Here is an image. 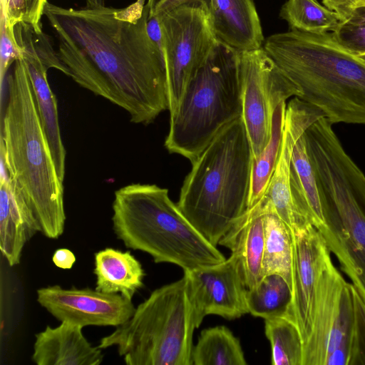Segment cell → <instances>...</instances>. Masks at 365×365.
Returning a JSON list of instances; mask_svg holds the SVG:
<instances>
[{
	"instance_id": "1",
	"label": "cell",
	"mask_w": 365,
	"mask_h": 365,
	"mask_svg": "<svg viewBox=\"0 0 365 365\" xmlns=\"http://www.w3.org/2000/svg\"><path fill=\"white\" fill-rule=\"evenodd\" d=\"M149 11L148 0L120 9L86 0L79 8L47 2L43 11L68 76L143 125L169 108L165 61L147 32Z\"/></svg>"
},
{
	"instance_id": "2",
	"label": "cell",
	"mask_w": 365,
	"mask_h": 365,
	"mask_svg": "<svg viewBox=\"0 0 365 365\" xmlns=\"http://www.w3.org/2000/svg\"><path fill=\"white\" fill-rule=\"evenodd\" d=\"M5 81L7 101L1 122V153L11 181L32 211L41 232L58 239L66 222L63 182L58 177L21 56Z\"/></svg>"
},
{
	"instance_id": "3",
	"label": "cell",
	"mask_w": 365,
	"mask_h": 365,
	"mask_svg": "<svg viewBox=\"0 0 365 365\" xmlns=\"http://www.w3.org/2000/svg\"><path fill=\"white\" fill-rule=\"evenodd\" d=\"M263 49L300 88V99L329 121L365 124V61L330 32L290 30L268 36Z\"/></svg>"
},
{
	"instance_id": "4",
	"label": "cell",
	"mask_w": 365,
	"mask_h": 365,
	"mask_svg": "<svg viewBox=\"0 0 365 365\" xmlns=\"http://www.w3.org/2000/svg\"><path fill=\"white\" fill-rule=\"evenodd\" d=\"M252 158L240 117L210 141L185 178L177 205L214 246L247 210Z\"/></svg>"
},
{
	"instance_id": "5",
	"label": "cell",
	"mask_w": 365,
	"mask_h": 365,
	"mask_svg": "<svg viewBox=\"0 0 365 365\" xmlns=\"http://www.w3.org/2000/svg\"><path fill=\"white\" fill-rule=\"evenodd\" d=\"M113 230L125 247L150 255L155 263H171L190 271L226 259L154 184L132 183L115 192Z\"/></svg>"
},
{
	"instance_id": "6",
	"label": "cell",
	"mask_w": 365,
	"mask_h": 365,
	"mask_svg": "<svg viewBox=\"0 0 365 365\" xmlns=\"http://www.w3.org/2000/svg\"><path fill=\"white\" fill-rule=\"evenodd\" d=\"M242 113L239 52L217 40L170 115L165 147L192 163Z\"/></svg>"
},
{
	"instance_id": "7",
	"label": "cell",
	"mask_w": 365,
	"mask_h": 365,
	"mask_svg": "<svg viewBox=\"0 0 365 365\" xmlns=\"http://www.w3.org/2000/svg\"><path fill=\"white\" fill-rule=\"evenodd\" d=\"M196 328L184 274L155 289L133 316L103 337L98 346H115L127 365H192Z\"/></svg>"
},
{
	"instance_id": "8",
	"label": "cell",
	"mask_w": 365,
	"mask_h": 365,
	"mask_svg": "<svg viewBox=\"0 0 365 365\" xmlns=\"http://www.w3.org/2000/svg\"><path fill=\"white\" fill-rule=\"evenodd\" d=\"M316 178L327 224L323 237L365 302V175L341 158L320 167Z\"/></svg>"
},
{
	"instance_id": "9",
	"label": "cell",
	"mask_w": 365,
	"mask_h": 365,
	"mask_svg": "<svg viewBox=\"0 0 365 365\" xmlns=\"http://www.w3.org/2000/svg\"><path fill=\"white\" fill-rule=\"evenodd\" d=\"M158 16L163 36L170 115L178 108L187 84L217 41L209 9L188 4L167 9Z\"/></svg>"
},
{
	"instance_id": "10",
	"label": "cell",
	"mask_w": 365,
	"mask_h": 365,
	"mask_svg": "<svg viewBox=\"0 0 365 365\" xmlns=\"http://www.w3.org/2000/svg\"><path fill=\"white\" fill-rule=\"evenodd\" d=\"M243 120L254 159L267 145L275 109L300 88L278 67L263 48L239 52Z\"/></svg>"
},
{
	"instance_id": "11",
	"label": "cell",
	"mask_w": 365,
	"mask_h": 365,
	"mask_svg": "<svg viewBox=\"0 0 365 365\" xmlns=\"http://www.w3.org/2000/svg\"><path fill=\"white\" fill-rule=\"evenodd\" d=\"M360 323L351 284L344 279L331 258L318 281L302 365H327L332 353Z\"/></svg>"
},
{
	"instance_id": "12",
	"label": "cell",
	"mask_w": 365,
	"mask_h": 365,
	"mask_svg": "<svg viewBox=\"0 0 365 365\" xmlns=\"http://www.w3.org/2000/svg\"><path fill=\"white\" fill-rule=\"evenodd\" d=\"M322 117H325L324 114L318 108L298 97L289 101L277 165L263 197L257 203L266 215L274 214L279 217L291 235L312 225L298 211L292 195L290 168L293 149L298 138Z\"/></svg>"
},
{
	"instance_id": "13",
	"label": "cell",
	"mask_w": 365,
	"mask_h": 365,
	"mask_svg": "<svg viewBox=\"0 0 365 365\" xmlns=\"http://www.w3.org/2000/svg\"><path fill=\"white\" fill-rule=\"evenodd\" d=\"M37 302L57 320L81 326L118 327L133 314L132 300L120 294L90 288H62L59 285L36 291Z\"/></svg>"
},
{
	"instance_id": "14",
	"label": "cell",
	"mask_w": 365,
	"mask_h": 365,
	"mask_svg": "<svg viewBox=\"0 0 365 365\" xmlns=\"http://www.w3.org/2000/svg\"><path fill=\"white\" fill-rule=\"evenodd\" d=\"M197 328L207 315L229 320L248 314L247 288L236 259L185 271Z\"/></svg>"
},
{
	"instance_id": "15",
	"label": "cell",
	"mask_w": 365,
	"mask_h": 365,
	"mask_svg": "<svg viewBox=\"0 0 365 365\" xmlns=\"http://www.w3.org/2000/svg\"><path fill=\"white\" fill-rule=\"evenodd\" d=\"M291 235L292 296L285 318L298 329L303 349L311 331L318 281L331 259V252L322 234L312 225Z\"/></svg>"
},
{
	"instance_id": "16",
	"label": "cell",
	"mask_w": 365,
	"mask_h": 365,
	"mask_svg": "<svg viewBox=\"0 0 365 365\" xmlns=\"http://www.w3.org/2000/svg\"><path fill=\"white\" fill-rule=\"evenodd\" d=\"M79 325L61 322L56 327L47 326L35 335L32 361L37 365H99L101 349L93 346Z\"/></svg>"
},
{
	"instance_id": "17",
	"label": "cell",
	"mask_w": 365,
	"mask_h": 365,
	"mask_svg": "<svg viewBox=\"0 0 365 365\" xmlns=\"http://www.w3.org/2000/svg\"><path fill=\"white\" fill-rule=\"evenodd\" d=\"M14 36L29 72L36 108L58 177L63 182L66 152L61 135L57 101L47 79L48 68L23 37L15 32Z\"/></svg>"
},
{
	"instance_id": "18",
	"label": "cell",
	"mask_w": 365,
	"mask_h": 365,
	"mask_svg": "<svg viewBox=\"0 0 365 365\" xmlns=\"http://www.w3.org/2000/svg\"><path fill=\"white\" fill-rule=\"evenodd\" d=\"M210 17L219 41L238 52L262 48L264 38L253 0H210Z\"/></svg>"
},
{
	"instance_id": "19",
	"label": "cell",
	"mask_w": 365,
	"mask_h": 365,
	"mask_svg": "<svg viewBox=\"0 0 365 365\" xmlns=\"http://www.w3.org/2000/svg\"><path fill=\"white\" fill-rule=\"evenodd\" d=\"M265 215L258 205L247 209L219 242L236 259L248 289L263 277Z\"/></svg>"
},
{
	"instance_id": "20",
	"label": "cell",
	"mask_w": 365,
	"mask_h": 365,
	"mask_svg": "<svg viewBox=\"0 0 365 365\" xmlns=\"http://www.w3.org/2000/svg\"><path fill=\"white\" fill-rule=\"evenodd\" d=\"M41 232L32 211L10 178H0V249L10 267L20 262L25 244Z\"/></svg>"
},
{
	"instance_id": "21",
	"label": "cell",
	"mask_w": 365,
	"mask_h": 365,
	"mask_svg": "<svg viewBox=\"0 0 365 365\" xmlns=\"http://www.w3.org/2000/svg\"><path fill=\"white\" fill-rule=\"evenodd\" d=\"M96 289L120 294L132 300L143 285L145 275L140 262L130 251L108 247L94 255Z\"/></svg>"
},
{
	"instance_id": "22",
	"label": "cell",
	"mask_w": 365,
	"mask_h": 365,
	"mask_svg": "<svg viewBox=\"0 0 365 365\" xmlns=\"http://www.w3.org/2000/svg\"><path fill=\"white\" fill-rule=\"evenodd\" d=\"M304 133L297 140L292 152L290 168L291 191L298 211L323 236L327 231V224Z\"/></svg>"
},
{
	"instance_id": "23",
	"label": "cell",
	"mask_w": 365,
	"mask_h": 365,
	"mask_svg": "<svg viewBox=\"0 0 365 365\" xmlns=\"http://www.w3.org/2000/svg\"><path fill=\"white\" fill-rule=\"evenodd\" d=\"M192 365H246L240 339L225 326L203 329L192 351Z\"/></svg>"
},
{
	"instance_id": "24",
	"label": "cell",
	"mask_w": 365,
	"mask_h": 365,
	"mask_svg": "<svg viewBox=\"0 0 365 365\" xmlns=\"http://www.w3.org/2000/svg\"><path fill=\"white\" fill-rule=\"evenodd\" d=\"M264 245L262 257L263 277L277 274L292 286V235L284 222L274 214L264 218Z\"/></svg>"
},
{
	"instance_id": "25",
	"label": "cell",
	"mask_w": 365,
	"mask_h": 365,
	"mask_svg": "<svg viewBox=\"0 0 365 365\" xmlns=\"http://www.w3.org/2000/svg\"><path fill=\"white\" fill-rule=\"evenodd\" d=\"M287 104L281 103L275 109L269 140L259 155L252 158L247 209L263 197L275 170L282 143Z\"/></svg>"
},
{
	"instance_id": "26",
	"label": "cell",
	"mask_w": 365,
	"mask_h": 365,
	"mask_svg": "<svg viewBox=\"0 0 365 365\" xmlns=\"http://www.w3.org/2000/svg\"><path fill=\"white\" fill-rule=\"evenodd\" d=\"M291 296V287L281 275H265L256 287L247 289L248 313L264 319L285 317Z\"/></svg>"
},
{
	"instance_id": "27",
	"label": "cell",
	"mask_w": 365,
	"mask_h": 365,
	"mask_svg": "<svg viewBox=\"0 0 365 365\" xmlns=\"http://www.w3.org/2000/svg\"><path fill=\"white\" fill-rule=\"evenodd\" d=\"M280 17L288 23L290 30L312 34L333 32L340 22L336 13L317 0H287L280 10Z\"/></svg>"
},
{
	"instance_id": "28",
	"label": "cell",
	"mask_w": 365,
	"mask_h": 365,
	"mask_svg": "<svg viewBox=\"0 0 365 365\" xmlns=\"http://www.w3.org/2000/svg\"><path fill=\"white\" fill-rule=\"evenodd\" d=\"M264 333L271 346L272 364L302 365V341L291 321L285 317L266 319Z\"/></svg>"
},
{
	"instance_id": "29",
	"label": "cell",
	"mask_w": 365,
	"mask_h": 365,
	"mask_svg": "<svg viewBox=\"0 0 365 365\" xmlns=\"http://www.w3.org/2000/svg\"><path fill=\"white\" fill-rule=\"evenodd\" d=\"M334 38L350 53L365 56V6L356 8L331 32Z\"/></svg>"
},
{
	"instance_id": "30",
	"label": "cell",
	"mask_w": 365,
	"mask_h": 365,
	"mask_svg": "<svg viewBox=\"0 0 365 365\" xmlns=\"http://www.w3.org/2000/svg\"><path fill=\"white\" fill-rule=\"evenodd\" d=\"M0 85L1 97L2 98L4 80L9 68L20 56V51L16 46L14 32L6 27L4 20L1 19L0 40Z\"/></svg>"
},
{
	"instance_id": "31",
	"label": "cell",
	"mask_w": 365,
	"mask_h": 365,
	"mask_svg": "<svg viewBox=\"0 0 365 365\" xmlns=\"http://www.w3.org/2000/svg\"><path fill=\"white\" fill-rule=\"evenodd\" d=\"M322 4L336 13L339 21L346 20L358 7L365 6V0H322Z\"/></svg>"
},
{
	"instance_id": "32",
	"label": "cell",
	"mask_w": 365,
	"mask_h": 365,
	"mask_svg": "<svg viewBox=\"0 0 365 365\" xmlns=\"http://www.w3.org/2000/svg\"><path fill=\"white\" fill-rule=\"evenodd\" d=\"M47 0H26V14L24 21L31 25L36 32H42L41 17Z\"/></svg>"
},
{
	"instance_id": "33",
	"label": "cell",
	"mask_w": 365,
	"mask_h": 365,
	"mask_svg": "<svg viewBox=\"0 0 365 365\" xmlns=\"http://www.w3.org/2000/svg\"><path fill=\"white\" fill-rule=\"evenodd\" d=\"M149 15L188 4H200L206 6L210 11V0H148Z\"/></svg>"
},
{
	"instance_id": "34",
	"label": "cell",
	"mask_w": 365,
	"mask_h": 365,
	"mask_svg": "<svg viewBox=\"0 0 365 365\" xmlns=\"http://www.w3.org/2000/svg\"><path fill=\"white\" fill-rule=\"evenodd\" d=\"M147 32L150 39L158 47L163 56V36L159 19L157 15H148L147 21Z\"/></svg>"
},
{
	"instance_id": "35",
	"label": "cell",
	"mask_w": 365,
	"mask_h": 365,
	"mask_svg": "<svg viewBox=\"0 0 365 365\" xmlns=\"http://www.w3.org/2000/svg\"><path fill=\"white\" fill-rule=\"evenodd\" d=\"M52 261L60 269H70L76 262V256L70 250L60 248L54 252Z\"/></svg>"
},
{
	"instance_id": "36",
	"label": "cell",
	"mask_w": 365,
	"mask_h": 365,
	"mask_svg": "<svg viewBox=\"0 0 365 365\" xmlns=\"http://www.w3.org/2000/svg\"><path fill=\"white\" fill-rule=\"evenodd\" d=\"M351 289L357 304L361 325L365 329V302L361 299L354 287L351 284Z\"/></svg>"
},
{
	"instance_id": "37",
	"label": "cell",
	"mask_w": 365,
	"mask_h": 365,
	"mask_svg": "<svg viewBox=\"0 0 365 365\" xmlns=\"http://www.w3.org/2000/svg\"><path fill=\"white\" fill-rule=\"evenodd\" d=\"M365 61V56L361 57Z\"/></svg>"
}]
</instances>
